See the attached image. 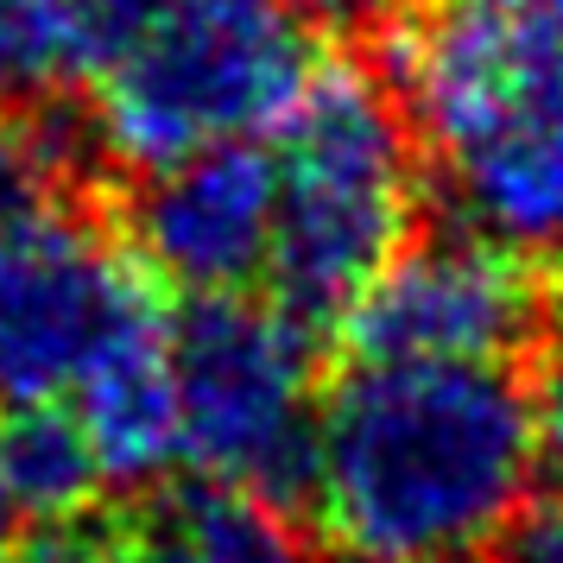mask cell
I'll list each match as a JSON object with an SVG mask.
<instances>
[{"label": "cell", "instance_id": "12", "mask_svg": "<svg viewBox=\"0 0 563 563\" xmlns=\"http://www.w3.org/2000/svg\"><path fill=\"white\" fill-rule=\"evenodd\" d=\"M165 519L197 551V563H305L291 512L260 494H241V487H190L165 507Z\"/></svg>", "mask_w": 563, "mask_h": 563}, {"label": "cell", "instance_id": "13", "mask_svg": "<svg viewBox=\"0 0 563 563\" xmlns=\"http://www.w3.org/2000/svg\"><path fill=\"white\" fill-rule=\"evenodd\" d=\"M32 563H197V551L178 538V526L153 512V519H82L64 532H45V544H32Z\"/></svg>", "mask_w": 563, "mask_h": 563}, {"label": "cell", "instance_id": "15", "mask_svg": "<svg viewBox=\"0 0 563 563\" xmlns=\"http://www.w3.org/2000/svg\"><path fill=\"white\" fill-rule=\"evenodd\" d=\"M500 563H563V487L532 494L512 532L500 538Z\"/></svg>", "mask_w": 563, "mask_h": 563}, {"label": "cell", "instance_id": "14", "mask_svg": "<svg viewBox=\"0 0 563 563\" xmlns=\"http://www.w3.org/2000/svg\"><path fill=\"white\" fill-rule=\"evenodd\" d=\"M57 165H64V146L52 133L0 108V234L45 203V190L57 184Z\"/></svg>", "mask_w": 563, "mask_h": 563}, {"label": "cell", "instance_id": "3", "mask_svg": "<svg viewBox=\"0 0 563 563\" xmlns=\"http://www.w3.org/2000/svg\"><path fill=\"white\" fill-rule=\"evenodd\" d=\"M273 133V298L310 330L342 323L386 260L411 241L418 133L406 102L355 64H317V77Z\"/></svg>", "mask_w": 563, "mask_h": 563}, {"label": "cell", "instance_id": "1", "mask_svg": "<svg viewBox=\"0 0 563 563\" xmlns=\"http://www.w3.org/2000/svg\"><path fill=\"white\" fill-rule=\"evenodd\" d=\"M544 456L532 393L482 361H367L317 406L305 512L355 563L500 551Z\"/></svg>", "mask_w": 563, "mask_h": 563}, {"label": "cell", "instance_id": "19", "mask_svg": "<svg viewBox=\"0 0 563 563\" xmlns=\"http://www.w3.org/2000/svg\"><path fill=\"white\" fill-rule=\"evenodd\" d=\"M538 13H544V26L563 38V0H538Z\"/></svg>", "mask_w": 563, "mask_h": 563}, {"label": "cell", "instance_id": "9", "mask_svg": "<svg viewBox=\"0 0 563 563\" xmlns=\"http://www.w3.org/2000/svg\"><path fill=\"white\" fill-rule=\"evenodd\" d=\"M172 335H178V317L146 279L70 386V411L102 462V482L121 494H146L184 462Z\"/></svg>", "mask_w": 563, "mask_h": 563}, {"label": "cell", "instance_id": "11", "mask_svg": "<svg viewBox=\"0 0 563 563\" xmlns=\"http://www.w3.org/2000/svg\"><path fill=\"white\" fill-rule=\"evenodd\" d=\"M0 468L20 494V507L38 532H64L82 526L96 500H102V462L82 437L77 411L38 399V406H13L0 424Z\"/></svg>", "mask_w": 563, "mask_h": 563}, {"label": "cell", "instance_id": "18", "mask_svg": "<svg viewBox=\"0 0 563 563\" xmlns=\"http://www.w3.org/2000/svg\"><path fill=\"white\" fill-rule=\"evenodd\" d=\"M32 519L20 507V494L7 482V468H0V563H32Z\"/></svg>", "mask_w": 563, "mask_h": 563}, {"label": "cell", "instance_id": "17", "mask_svg": "<svg viewBox=\"0 0 563 563\" xmlns=\"http://www.w3.org/2000/svg\"><path fill=\"white\" fill-rule=\"evenodd\" d=\"M291 7L323 26H367V20H393L406 0H291Z\"/></svg>", "mask_w": 563, "mask_h": 563}, {"label": "cell", "instance_id": "4", "mask_svg": "<svg viewBox=\"0 0 563 563\" xmlns=\"http://www.w3.org/2000/svg\"><path fill=\"white\" fill-rule=\"evenodd\" d=\"M317 77L291 0H146L96 77V146L133 172L279 128Z\"/></svg>", "mask_w": 563, "mask_h": 563}, {"label": "cell", "instance_id": "7", "mask_svg": "<svg viewBox=\"0 0 563 563\" xmlns=\"http://www.w3.org/2000/svg\"><path fill=\"white\" fill-rule=\"evenodd\" d=\"M146 279L140 260L70 209L20 216L0 234V399L38 406L70 393Z\"/></svg>", "mask_w": 563, "mask_h": 563}, {"label": "cell", "instance_id": "5", "mask_svg": "<svg viewBox=\"0 0 563 563\" xmlns=\"http://www.w3.org/2000/svg\"><path fill=\"white\" fill-rule=\"evenodd\" d=\"M184 462L216 487L260 494L285 512L310 500L317 450V335L305 317L247 291L197 298L172 335Z\"/></svg>", "mask_w": 563, "mask_h": 563}, {"label": "cell", "instance_id": "8", "mask_svg": "<svg viewBox=\"0 0 563 563\" xmlns=\"http://www.w3.org/2000/svg\"><path fill=\"white\" fill-rule=\"evenodd\" d=\"M279 178L254 140H222L203 153L153 165L133 190V247L153 279L190 298H229L273 266Z\"/></svg>", "mask_w": 563, "mask_h": 563}, {"label": "cell", "instance_id": "20", "mask_svg": "<svg viewBox=\"0 0 563 563\" xmlns=\"http://www.w3.org/2000/svg\"><path fill=\"white\" fill-rule=\"evenodd\" d=\"M349 563H355V558H349Z\"/></svg>", "mask_w": 563, "mask_h": 563}, {"label": "cell", "instance_id": "6", "mask_svg": "<svg viewBox=\"0 0 563 563\" xmlns=\"http://www.w3.org/2000/svg\"><path fill=\"white\" fill-rule=\"evenodd\" d=\"M551 291L532 254L475 229L406 241L380 279L342 317L349 349L367 361H482L507 367L551 330Z\"/></svg>", "mask_w": 563, "mask_h": 563}, {"label": "cell", "instance_id": "2", "mask_svg": "<svg viewBox=\"0 0 563 563\" xmlns=\"http://www.w3.org/2000/svg\"><path fill=\"white\" fill-rule=\"evenodd\" d=\"M386 70L462 229L558 254L563 38L538 0H406L386 32Z\"/></svg>", "mask_w": 563, "mask_h": 563}, {"label": "cell", "instance_id": "10", "mask_svg": "<svg viewBox=\"0 0 563 563\" xmlns=\"http://www.w3.org/2000/svg\"><path fill=\"white\" fill-rule=\"evenodd\" d=\"M146 0H0V108H52L96 82L133 38Z\"/></svg>", "mask_w": 563, "mask_h": 563}, {"label": "cell", "instance_id": "16", "mask_svg": "<svg viewBox=\"0 0 563 563\" xmlns=\"http://www.w3.org/2000/svg\"><path fill=\"white\" fill-rule=\"evenodd\" d=\"M538 437H544V456L563 462V310L544 330V361H538Z\"/></svg>", "mask_w": 563, "mask_h": 563}]
</instances>
